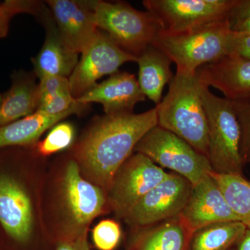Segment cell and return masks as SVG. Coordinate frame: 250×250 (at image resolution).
I'll return each instance as SVG.
<instances>
[{
  "label": "cell",
  "mask_w": 250,
  "mask_h": 250,
  "mask_svg": "<svg viewBox=\"0 0 250 250\" xmlns=\"http://www.w3.org/2000/svg\"><path fill=\"white\" fill-rule=\"evenodd\" d=\"M158 125L156 109L98 117L81 139L77 156L98 185L109 188L117 171L149 130Z\"/></svg>",
  "instance_id": "cell-1"
},
{
  "label": "cell",
  "mask_w": 250,
  "mask_h": 250,
  "mask_svg": "<svg viewBox=\"0 0 250 250\" xmlns=\"http://www.w3.org/2000/svg\"><path fill=\"white\" fill-rule=\"evenodd\" d=\"M168 85V93L156 106L158 126L208 158V124L196 73L176 71Z\"/></svg>",
  "instance_id": "cell-2"
},
{
  "label": "cell",
  "mask_w": 250,
  "mask_h": 250,
  "mask_svg": "<svg viewBox=\"0 0 250 250\" xmlns=\"http://www.w3.org/2000/svg\"><path fill=\"white\" fill-rule=\"evenodd\" d=\"M201 96L208 124V159L212 170L243 175L246 163L242 154L241 125L232 103L216 96L203 84Z\"/></svg>",
  "instance_id": "cell-3"
},
{
  "label": "cell",
  "mask_w": 250,
  "mask_h": 250,
  "mask_svg": "<svg viewBox=\"0 0 250 250\" xmlns=\"http://www.w3.org/2000/svg\"><path fill=\"white\" fill-rule=\"evenodd\" d=\"M229 19L181 33L161 32L153 45L161 49L177 66V71L195 74L202 65L228 55Z\"/></svg>",
  "instance_id": "cell-4"
},
{
  "label": "cell",
  "mask_w": 250,
  "mask_h": 250,
  "mask_svg": "<svg viewBox=\"0 0 250 250\" xmlns=\"http://www.w3.org/2000/svg\"><path fill=\"white\" fill-rule=\"evenodd\" d=\"M95 24L125 52L139 57L163 31L157 18L124 1H95Z\"/></svg>",
  "instance_id": "cell-5"
},
{
  "label": "cell",
  "mask_w": 250,
  "mask_h": 250,
  "mask_svg": "<svg viewBox=\"0 0 250 250\" xmlns=\"http://www.w3.org/2000/svg\"><path fill=\"white\" fill-rule=\"evenodd\" d=\"M162 168H167L197 185L213 172L208 158L187 141L159 126L145 135L135 147Z\"/></svg>",
  "instance_id": "cell-6"
},
{
  "label": "cell",
  "mask_w": 250,
  "mask_h": 250,
  "mask_svg": "<svg viewBox=\"0 0 250 250\" xmlns=\"http://www.w3.org/2000/svg\"><path fill=\"white\" fill-rule=\"evenodd\" d=\"M236 0H145L143 6L161 22L162 32L181 33L229 19Z\"/></svg>",
  "instance_id": "cell-7"
},
{
  "label": "cell",
  "mask_w": 250,
  "mask_h": 250,
  "mask_svg": "<svg viewBox=\"0 0 250 250\" xmlns=\"http://www.w3.org/2000/svg\"><path fill=\"white\" fill-rule=\"evenodd\" d=\"M168 174L147 156L133 153L117 171L108 189L110 205L117 214L125 218Z\"/></svg>",
  "instance_id": "cell-8"
},
{
  "label": "cell",
  "mask_w": 250,
  "mask_h": 250,
  "mask_svg": "<svg viewBox=\"0 0 250 250\" xmlns=\"http://www.w3.org/2000/svg\"><path fill=\"white\" fill-rule=\"evenodd\" d=\"M192 188L191 182L185 177L169 172L140 200L125 219L133 226L147 228L178 216L188 201Z\"/></svg>",
  "instance_id": "cell-9"
},
{
  "label": "cell",
  "mask_w": 250,
  "mask_h": 250,
  "mask_svg": "<svg viewBox=\"0 0 250 250\" xmlns=\"http://www.w3.org/2000/svg\"><path fill=\"white\" fill-rule=\"evenodd\" d=\"M131 62H137V57L125 52L107 34L99 29L69 77L72 96L80 98L95 86L97 81L105 75H113L121 65Z\"/></svg>",
  "instance_id": "cell-10"
},
{
  "label": "cell",
  "mask_w": 250,
  "mask_h": 250,
  "mask_svg": "<svg viewBox=\"0 0 250 250\" xmlns=\"http://www.w3.org/2000/svg\"><path fill=\"white\" fill-rule=\"evenodd\" d=\"M61 37L69 48L82 54L93 42L99 30L95 24V1L48 0Z\"/></svg>",
  "instance_id": "cell-11"
},
{
  "label": "cell",
  "mask_w": 250,
  "mask_h": 250,
  "mask_svg": "<svg viewBox=\"0 0 250 250\" xmlns=\"http://www.w3.org/2000/svg\"><path fill=\"white\" fill-rule=\"evenodd\" d=\"M180 215L193 232L211 224L239 221L210 173L192 188Z\"/></svg>",
  "instance_id": "cell-12"
},
{
  "label": "cell",
  "mask_w": 250,
  "mask_h": 250,
  "mask_svg": "<svg viewBox=\"0 0 250 250\" xmlns=\"http://www.w3.org/2000/svg\"><path fill=\"white\" fill-rule=\"evenodd\" d=\"M33 222L32 205L24 188L12 176L0 174V225L5 232L24 243L31 236Z\"/></svg>",
  "instance_id": "cell-13"
},
{
  "label": "cell",
  "mask_w": 250,
  "mask_h": 250,
  "mask_svg": "<svg viewBox=\"0 0 250 250\" xmlns=\"http://www.w3.org/2000/svg\"><path fill=\"white\" fill-rule=\"evenodd\" d=\"M76 100L84 104H101L105 114L114 115L133 113L136 104L145 101L146 97L134 75L117 72Z\"/></svg>",
  "instance_id": "cell-14"
},
{
  "label": "cell",
  "mask_w": 250,
  "mask_h": 250,
  "mask_svg": "<svg viewBox=\"0 0 250 250\" xmlns=\"http://www.w3.org/2000/svg\"><path fill=\"white\" fill-rule=\"evenodd\" d=\"M196 75L202 84L220 90L230 101L250 100V60L225 56L202 65Z\"/></svg>",
  "instance_id": "cell-15"
},
{
  "label": "cell",
  "mask_w": 250,
  "mask_h": 250,
  "mask_svg": "<svg viewBox=\"0 0 250 250\" xmlns=\"http://www.w3.org/2000/svg\"><path fill=\"white\" fill-rule=\"evenodd\" d=\"M39 18L45 24L46 36L42 48L32 59L33 72L39 80L50 76L69 78L78 63L79 54L62 41L48 10L44 9Z\"/></svg>",
  "instance_id": "cell-16"
},
{
  "label": "cell",
  "mask_w": 250,
  "mask_h": 250,
  "mask_svg": "<svg viewBox=\"0 0 250 250\" xmlns=\"http://www.w3.org/2000/svg\"><path fill=\"white\" fill-rule=\"evenodd\" d=\"M63 187L67 207L77 225H86L103 211L106 204L104 193L82 177L80 166L75 161L67 164Z\"/></svg>",
  "instance_id": "cell-17"
},
{
  "label": "cell",
  "mask_w": 250,
  "mask_h": 250,
  "mask_svg": "<svg viewBox=\"0 0 250 250\" xmlns=\"http://www.w3.org/2000/svg\"><path fill=\"white\" fill-rule=\"evenodd\" d=\"M34 72L19 70L11 75V85L0 103V126L33 114L39 106V83Z\"/></svg>",
  "instance_id": "cell-18"
},
{
  "label": "cell",
  "mask_w": 250,
  "mask_h": 250,
  "mask_svg": "<svg viewBox=\"0 0 250 250\" xmlns=\"http://www.w3.org/2000/svg\"><path fill=\"white\" fill-rule=\"evenodd\" d=\"M73 114L80 113L70 111L58 115H49L36 111L14 123L0 126V149L33 146L47 129Z\"/></svg>",
  "instance_id": "cell-19"
},
{
  "label": "cell",
  "mask_w": 250,
  "mask_h": 250,
  "mask_svg": "<svg viewBox=\"0 0 250 250\" xmlns=\"http://www.w3.org/2000/svg\"><path fill=\"white\" fill-rule=\"evenodd\" d=\"M140 87L146 98L156 105L162 100L164 87L174 75L171 71L172 61L154 45L148 47L137 58Z\"/></svg>",
  "instance_id": "cell-20"
},
{
  "label": "cell",
  "mask_w": 250,
  "mask_h": 250,
  "mask_svg": "<svg viewBox=\"0 0 250 250\" xmlns=\"http://www.w3.org/2000/svg\"><path fill=\"white\" fill-rule=\"evenodd\" d=\"M146 228L139 250H186L193 233L180 215Z\"/></svg>",
  "instance_id": "cell-21"
},
{
  "label": "cell",
  "mask_w": 250,
  "mask_h": 250,
  "mask_svg": "<svg viewBox=\"0 0 250 250\" xmlns=\"http://www.w3.org/2000/svg\"><path fill=\"white\" fill-rule=\"evenodd\" d=\"M246 230L240 221L207 225L192 233L191 250H228L237 244Z\"/></svg>",
  "instance_id": "cell-22"
},
{
  "label": "cell",
  "mask_w": 250,
  "mask_h": 250,
  "mask_svg": "<svg viewBox=\"0 0 250 250\" xmlns=\"http://www.w3.org/2000/svg\"><path fill=\"white\" fill-rule=\"evenodd\" d=\"M231 209L247 229H250V181L243 175L210 172Z\"/></svg>",
  "instance_id": "cell-23"
},
{
  "label": "cell",
  "mask_w": 250,
  "mask_h": 250,
  "mask_svg": "<svg viewBox=\"0 0 250 250\" xmlns=\"http://www.w3.org/2000/svg\"><path fill=\"white\" fill-rule=\"evenodd\" d=\"M75 138V129L68 123L54 125L47 136L37 146V151L42 156H49L67 149Z\"/></svg>",
  "instance_id": "cell-24"
},
{
  "label": "cell",
  "mask_w": 250,
  "mask_h": 250,
  "mask_svg": "<svg viewBox=\"0 0 250 250\" xmlns=\"http://www.w3.org/2000/svg\"><path fill=\"white\" fill-rule=\"evenodd\" d=\"M43 9V4L38 1L6 0L0 4V39L7 36L10 22L16 15L29 14L39 17Z\"/></svg>",
  "instance_id": "cell-25"
},
{
  "label": "cell",
  "mask_w": 250,
  "mask_h": 250,
  "mask_svg": "<svg viewBox=\"0 0 250 250\" xmlns=\"http://www.w3.org/2000/svg\"><path fill=\"white\" fill-rule=\"evenodd\" d=\"M121 237V226L114 220H104L95 226L93 231L94 243L100 250H114Z\"/></svg>",
  "instance_id": "cell-26"
},
{
  "label": "cell",
  "mask_w": 250,
  "mask_h": 250,
  "mask_svg": "<svg viewBox=\"0 0 250 250\" xmlns=\"http://www.w3.org/2000/svg\"><path fill=\"white\" fill-rule=\"evenodd\" d=\"M231 102L241 125L242 154L247 164L250 161V100Z\"/></svg>",
  "instance_id": "cell-27"
},
{
  "label": "cell",
  "mask_w": 250,
  "mask_h": 250,
  "mask_svg": "<svg viewBox=\"0 0 250 250\" xmlns=\"http://www.w3.org/2000/svg\"><path fill=\"white\" fill-rule=\"evenodd\" d=\"M227 56L250 60V34L231 30L229 36Z\"/></svg>",
  "instance_id": "cell-28"
},
{
  "label": "cell",
  "mask_w": 250,
  "mask_h": 250,
  "mask_svg": "<svg viewBox=\"0 0 250 250\" xmlns=\"http://www.w3.org/2000/svg\"><path fill=\"white\" fill-rule=\"evenodd\" d=\"M250 17V0H236L229 14L230 23Z\"/></svg>",
  "instance_id": "cell-29"
},
{
  "label": "cell",
  "mask_w": 250,
  "mask_h": 250,
  "mask_svg": "<svg viewBox=\"0 0 250 250\" xmlns=\"http://www.w3.org/2000/svg\"><path fill=\"white\" fill-rule=\"evenodd\" d=\"M57 250H90L86 236L82 233L80 236L62 242Z\"/></svg>",
  "instance_id": "cell-30"
},
{
  "label": "cell",
  "mask_w": 250,
  "mask_h": 250,
  "mask_svg": "<svg viewBox=\"0 0 250 250\" xmlns=\"http://www.w3.org/2000/svg\"><path fill=\"white\" fill-rule=\"evenodd\" d=\"M231 24V29L236 32L250 34V17L243 21H238Z\"/></svg>",
  "instance_id": "cell-31"
},
{
  "label": "cell",
  "mask_w": 250,
  "mask_h": 250,
  "mask_svg": "<svg viewBox=\"0 0 250 250\" xmlns=\"http://www.w3.org/2000/svg\"><path fill=\"white\" fill-rule=\"evenodd\" d=\"M236 246V250H250V229H247L244 235Z\"/></svg>",
  "instance_id": "cell-32"
},
{
  "label": "cell",
  "mask_w": 250,
  "mask_h": 250,
  "mask_svg": "<svg viewBox=\"0 0 250 250\" xmlns=\"http://www.w3.org/2000/svg\"><path fill=\"white\" fill-rule=\"evenodd\" d=\"M1 97H2V95H1V93H0V103H1Z\"/></svg>",
  "instance_id": "cell-33"
},
{
  "label": "cell",
  "mask_w": 250,
  "mask_h": 250,
  "mask_svg": "<svg viewBox=\"0 0 250 250\" xmlns=\"http://www.w3.org/2000/svg\"><path fill=\"white\" fill-rule=\"evenodd\" d=\"M248 164H250V161H249V163H248Z\"/></svg>",
  "instance_id": "cell-34"
}]
</instances>
